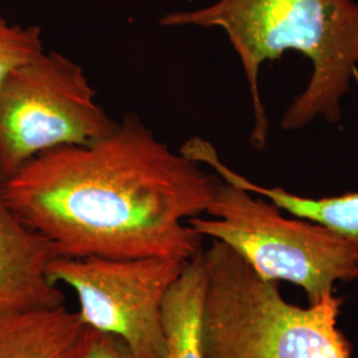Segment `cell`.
<instances>
[{
  "mask_svg": "<svg viewBox=\"0 0 358 358\" xmlns=\"http://www.w3.org/2000/svg\"><path fill=\"white\" fill-rule=\"evenodd\" d=\"M217 183L127 115L94 141L34 157L3 179V196L62 256L189 262L203 238L187 220L206 214Z\"/></svg>",
  "mask_w": 358,
  "mask_h": 358,
  "instance_id": "obj_1",
  "label": "cell"
},
{
  "mask_svg": "<svg viewBox=\"0 0 358 358\" xmlns=\"http://www.w3.org/2000/svg\"><path fill=\"white\" fill-rule=\"evenodd\" d=\"M165 27L220 28L243 66L252 105L251 145L264 149L269 122L260 93L262 66L297 51L312 75L284 112L282 129L306 128L316 118L338 125L343 99L358 68V3L353 0H217L192 11L171 13Z\"/></svg>",
  "mask_w": 358,
  "mask_h": 358,
  "instance_id": "obj_2",
  "label": "cell"
},
{
  "mask_svg": "<svg viewBox=\"0 0 358 358\" xmlns=\"http://www.w3.org/2000/svg\"><path fill=\"white\" fill-rule=\"evenodd\" d=\"M202 252L203 358H352L353 346L338 327L341 297L333 292L300 307L229 245L211 241Z\"/></svg>",
  "mask_w": 358,
  "mask_h": 358,
  "instance_id": "obj_3",
  "label": "cell"
},
{
  "mask_svg": "<svg viewBox=\"0 0 358 358\" xmlns=\"http://www.w3.org/2000/svg\"><path fill=\"white\" fill-rule=\"evenodd\" d=\"M206 214L210 217L187 223L203 239L229 245L262 279L300 287L308 304L333 294L337 282L358 278V250L345 238L306 219L285 217L272 202L224 180Z\"/></svg>",
  "mask_w": 358,
  "mask_h": 358,
  "instance_id": "obj_4",
  "label": "cell"
},
{
  "mask_svg": "<svg viewBox=\"0 0 358 358\" xmlns=\"http://www.w3.org/2000/svg\"><path fill=\"white\" fill-rule=\"evenodd\" d=\"M115 125L84 69L44 52L0 87V173L8 178L38 154L90 143Z\"/></svg>",
  "mask_w": 358,
  "mask_h": 358,
  "instance_id": "obj_5",
  "label": "cell"
},
{
  "mask_svg": "<svg viewBox=\"0 0 358 358\" xmlns=\"http://www.w3.org/2000/svg\"><path fill=\"white\" fill-rule=\"evenodd\" d=\"M187 263L154 256H57L48 276L75 291L85 327L118 337L133 358H162L164 301Z\"/></svg>",
  "mask_w": 358,
  "mask_h": 358,
  "instance_id": "obj_6",
  "label": "cell"
},
{
  "mask_svg": "<svg viewBox=\"0 0 358 358\" xmlns=\"http://www.w3.org/2000/svg\"><path fill=\"white\" fill-rule=\"evenodd\" d=\"M3 179L0 173V317L60 307L64 294L48 276L59 248L7 205Z\"/></svg>",
  "mask_w": 358,
  "mask_h": 358,
  "instance_id": "obj_7",
  "label": "cell"
},
{
  "mask_svg": "<svg viewBox=\"0 0 358 358\" xmlns=\"http://www.w3.org/2000/svg\"><path fill=\"white\" fill-rule=\"evenodd\" d=\"M353 84L358 87V68L353 72ZM180 153L201 165L211 167L222 180L267 199L294 217L332 230L358 250V192L327 198H309L287 192L282 187L257 185L222 162L217 149L199 137L186 142L180 148Z\"/></svg>",
  "mask_w": 358,
  "mask_h": 358,
  "instance_id": "obj_8",
  "label": "cell"
},
{
  "mask_svg": "<svg viewBox=\"0 0 358 358\" xmlns=\"http://www.w3.org/2000/svg\"><path fill=\"white\" fill-rule=\"evenodd\" d=\"M85 328L65 304L0 317V358H75Z\"/></svg>",
  "mask_w": 358,
  "mask_h": 358,
  "instance_id": "obj_9",
  "label": "cell"
},
{
  "mask_svg": "<svg viewBox=\"0 0 358 358\" xmlns=\"http://www.w3.org/2000/svg\"><path fill=\"white\" fill-rule=\"evenodd\" d=\"M203 248L189 260L162 307V358H203L202 313L206 291Z\"/></svg>",
  "mask_w": 358,
  "mask_h": 358,
  "instance_id": "obj_10",
  "label": "cell"
},
{
  "mask_svg": "<svg viewBox=\"0 0 358 358\" xmlns=\"http://www.w3.org/2000/svg\"><path fill=\"white\" fill-rule=\"evenodd\" d=\"M38 26H13L0 16V87L22 65L44 53Z\"/></svg>",
  "mask_w": 358,
  "mask_h": 358,
  "instance_id": "obj_11",
  "label": "cell"
},
{
  "mask_svg": "<svg viewBox=\"0 0 358 358\" xmlns=\"http://www.w3.org/2000/svg\"><path fill=\"white\" fill-rule=\"evenodd\" d=\"M75 358H133L128 346L113 334L87 327Z\"/></svg>",
  "mask_w": 358,
  "mask_h": 358,
  "instance_id": "obj_12",
  "label": "cell"
}]
</instances>
